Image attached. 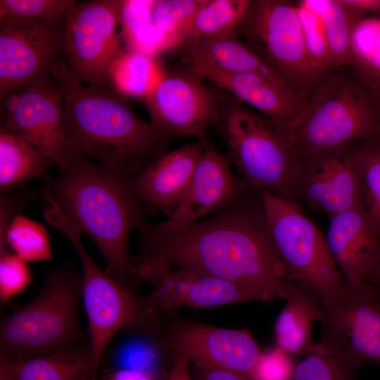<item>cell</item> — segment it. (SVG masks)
<instances>
[{
  "label": "cell",
  "mask_w": 380,
  "mask_h": 380,
  "mask_svg": "<svg viewBox=\"0 0 380 380\" xmlns=\"http://www.w3.org/2000/svg\"><path fill=\"white\" fill-rule=\"evenodd\" d=\"M118 349L119 358L125 364L131 365L129 369L148 371L146 367L156 357V348L144 342H131Z\"/></svg>",
  "instance_id": "cell-39"
},
{
  "label": "cell",
  "mask_w": 380,
  "mask_h": 380,
  "mask_svg": "<svg viewBox=\"0 0 380 380\" xmlns=\"http://www.w3.org/2000/svg\"><path fill=\"white\" fill-rule=\"evenodd\" d=\"M380 99L350 66L332 69L308 96L288 134L300 159L355 142L376 140Z\"/></svg>",
  "instance_id": "cell-4"
},
{
  "label": "cell",
  "mask_w": 380,
  "mask_h": 380,
  "mask_svg": "<svg viewBox=\"0 0 380 380\" xmlns=\"http://www.w3.org/2000/svg\"><path fill=\"white\" fill-rule=\"evenodd\" d=\"M184 51V61L186 65L202 64L232 74H255L291 88L255 51L235 35L203 43Z\"/></svg>",
  "instance_id": "cell-23"
},
{
  "label": "cell",
  "mask_w": 380,
  "mask_h": 380,
  "mask_svg": "<svg viewBox=\"0 0 380 380\" xmlns=\"http://www.w3.org/2000/svg\"><path fill=\"white\" fill-rule=\"evenodd\" d=\"M319 17L327 37L332 69L352 66V37L357 23L365 15L342 0H304Z\"/></svg>",
  "instance_id": "cell-26"
},
{
  "label": "cell",
  "mask_w": 380,
  "mask_h": 380,
  "mask_svg": "<svg viewBox=\"0 0 380 380\" xmlns=\"http://www.w3.org/2000/svg\"><path fill=\"white\" fill-rule=\"evenodd\" d=\"M1 103V129L34 146L60 170L67 167L75 154L64 136L62 93L51 75L8 96Z\"/></svg>",
  "instance_id": "cell-14"
},
{
  "label": "cell",
  "mask_w": 380,
  "mask_h": 380,
  "mask_svg": "<svg viewBox=\"0 0 380 380\" xmlns=\"http://www.w3.org/2000/svg\"><path fill=\"white\" fill-rule=\"evenodd\" d=\"M305 46L315 69L322 75L332 70L331 56L324 25L319 15L304 1L296 4Z\"/></svg>",
  "instance_id": "cell-34"
},
{
  "label": "cell",
  "mask_w": 380,
  "mask_h": 380,
  "mask_svg": "<svg viewBox=\"0 0 380 380\" xmlns=\"http://www.w3.org/2000/svg\"><path fill=\"white\" fill-rule=\"evenodd\" d=\"M181 231L162 232L144 220L137 227L144 260L201 272L260 294L285 299L291 280L274 246L259 191Z\"/></svg>",
  "instance_id": "cell-1"
},
{
  "label": "cell",
  "mask_w": 380,
  "mask_h": 380,
  "mask_svg": "<svg viewBox=\"0 0 380 380\" xmlns=\"http://www.w3.org/2000/svg\"><path fill=\"white\" fill-rule=\"evenodd\" d=\"M63 18L0 19V99L51 76L63 54Z\"/></svg>",
  "instance_id": "cell-12"
},
{
  "label": "cell",
  "mask_w": 380,
  "mask_h": 380,
  "mask_svg": "<svg viewBox=\"0 0 380 380\" xmlns=\"http://www.w3.org/2000/svg\"><path fill=\"white\" fill-rule=\"evenodd\" d=\"M253 1L205 0L196 13L179 47L183 49L235 35L250 11Z\"/></svg>",
  "instance_id": "cell-25"
},
{
  "label": "cell",
  "mask_w": 380,
  "mask_h": 380,
  "mask_svg": "<svg viewBox=\"0 0 380 380\" xmlns=\"http://www.w3.org/2000/svg\"><path fill=\"white\" fill-rule=\"evenodd\" d=\"M171 369L164 380H194L189 372L191 358L185 353H175Z\"/></svg>",
  "instance_id": "cell-41"
},
{
  "label": "cell",
  "mask_w": 380,
  "mask_h": 380,
  "mask_svg": "<svg viewBox=\"0 0 380 380\" xmlns=\"http://www.w3.org/2000/svg\"><path fill=\"white\" fill-rule=\"evenodd\" d=\"M301 160L297 190L300 204L322 212L328 217L350 210L364 209L354 143Z\"/></svg>",
  "instance_id": "cell-16"
},
{
  "label": "cell",
  "mask_w": 380,
  "mask_h": 380,
  "mask_svg": "<svg viewBox=\"0 0 380 380\" xmlns=\"http://www.w3.org/2000/svg\"><path fill=\"white\" fill-rule=\"evenodd\" d=\"M0 380H15L13 362L1 356Z\"/></svg>",
  "instance_id": "cell-45"
},
{
  "label": "cell",
  "mask_w": 380,
  "mask_h": 380,
  "mask_svg": "<svg viewBox=\"0 0 380 380\" xmlns=\"http://www.w3.org/2000/svg\"><path fill=\"white\" fill-rule=\"evenodd\" d=\"M43 215L51 227L72 243L81 260L82 298L96 369L108 343L120 331L130 329L145 335L156 334L158 317L148 310L142 298L98 266L85 249L76 224L52 200L44 205Z\"/></svg>",
  "instance_id": "cell-7"
},
{
  "label": "cell",
  "mask_w": 380,
  "mask_h": 380,
  "mask_svg": "<svg viewBox=\"0 0 380 380\" xmlns=\"http://www.w3.org/2000/svg\"><path fill=\"white\" fill-rule=\"evenodd\" d=\"M119 1L75 2L63 18V54L82 83H108V70L123 50L117 33Z\"/></svg>",
  "instance_id": "cell-10"
},
{
  "label": "cell",
  "mask_w": 380,
  "mask_h": 380,
  "mask_svg": "<svg viewBox=\"0 0 380 380\" xmlns=\"http://www.w3.org/2000/svg\"><path fill=\"white\" fill-rule=\"evenodd\" d=\"M250 187L234 173L227 156L205 148L180 202L165 221L151 226L162 232L181 231L232 204Z\"/></svg>",
  "instance_id": "cell-18"
},
{
  "label": "cell",
  "mask_w": 380,
  "mask_h": 380,
  "mask_svg": "<svg viewBox=\"0 0 380 380\" xmlns=\"http://www.w3.org/2000/svg\"><path fill=\"white\" fill-rule=\"evenodd\" d=\"M240 28L244 31L246 43L291 88L310 95L322 75L309 57L296 4L283 0L253 1Z\"/></svg>",
  "instance_id": "cell-9"
},
{
  "label": "cell",
  "mask_w": 380,
  "mask_h": 380,
  "mask_svg": "<svg viewBox=\"0 0 380 380\" xmlns=\"http://www.w3.org/2000/svg\"><path fill=\"white\" fill-rule=\"evenodd\" d=\"M203 81L191 70L166 72L144 99L151 121L174 137L205 140L219 118L220 107L218 98Z\"/></svg>",
  "instance_id": "cell-15"
},
{
  "label": "cell",
  "mask_w": 380,
  "mask_h": 380,
  "mask_svg": "<svg viewBox=\"0 0 380 380\" xmlns=\"http://www.w3.org/2000/svg\"><path fill=\"white\" fill-rule=\"evenodd\" d=\"M192 365L194 380H251L237 372L195 364Z\"/></svg>",
  "instance_id": "cell-40"
},
{
  "label": "cell",
  "mask_w": 380,
  "mask_h": 380,
  "mask_svg": "<svg viewBox=\"0 0 380 380\" xmlns=\"http://www.w3.org/2000/svg\"><path fill=\"white\" fill-rule=\"evenodd\" d=\"M82 290V274L71 266L49 273L39 294L1 321L0 356L14 362L89 342L77 319Z\"/></svg>",
  "instance_id": "cell-5"
},
{
  "label": "cell",
  "mask_w": 380,
  "mask_h": 380,
  "mask_svg": "<svg viewBox=\"0 0 380 380\" xmlns=\"http://www.w3.org/2000/svg\"><path fill=\"white\" fill-rule=\"evenodd\" d=\"M153 1L119 0V25L127 50L154 56L167 51L165 39L153 23Z\"/></svg>",
  "instance_id": "cell-29"
},
{
  "label": "cell",
  "mask_w": 380,
  "mask_h": 380,
  "mask_svg": "<svg viewBox=\"0 0 380 380\" xmlns=\"http://www.w3.org/2000/svg\"><path fill=\"white\" fill-rule=\"evenodd\" d=\"M139 281L152 289L142 297L148 310L158 317L182 307L203 309L251 301L265 302L258 293L201 272L175 267L158 260L135 258Z\"/></svg>",
  "instance_id": "cell-11"
},
{
  "label": "cell",
  "mask_w": 380,
  "mask_h": 380,
  "mask_svg": "<svg viewBox=\"0 0 380 380\" xmlns=\"http://www.w3.org/2000/svg\"><path fill=\"white\" fill-rule=\"evenodd\" d=\"M172 353H185L192 364L248 376L262 353L246 329L184 321L171 326L161 341Z\"/></svg>",
  "instance_id": "cell-17"
},
{
  "label": "cell",
  "mask_w": 380,
  "mask_h": 380,
  "mask_svg": "<svg viewBox=\"0 0 380 380\" xmlns=\"http://www.w3.org/2000/svg\"><path fill=\"white\" fill-rule=\"evenodd\" d=\"M258 191L274 246L291 279L328 308L338 298L345 281L325 236L303 210L268 191Z\"/></svg>",
  "instance_id": "cell-8"
},
{
  "label": "cell",
  "mask_w": 380,
  "mask_h": 380,
  "mask_svg": "<svg viewBox=\"0 0 380 380\" xmlns=\"http://www.w3.org/2000/svg\"><path fill=\"white\" fill-rule=\"evenodd\" d=\"M53 162L25 140L0 129V191L34 177L46 176Z\"/></svg>",
  "instance_id": "cell-27"
},
{
  "label": "cell",
  "mask_w": 380,
  "mask_h": 380,
  "mask_svg": "<svg viewBox=\"0 0 380 380\" xmlns=\"http://www.w3.org/2000/svg\"><path fill=\"white\" fill-rule=\"evenodd\" d=\"M217 123L228 158L247 183L303 210L297 197L302 160L287 130L239 101L220 110Z\"/></svg>",
  "instance_id": "cell-6"
},
{
  "label": "cell",
  "mask_w": 380,
  "mask_h": 380,
  "mask_svg": "<svg viewBox=\"0 0 380 380\" xmlns=\"http://www.w3.org/2000/svg\"><path fill=\"white\" fill-rule=\"evenodd\" d=\"M296 357L275 345L262 350L248 377L251 380H292Z\"/></svg>",
  "instance_id": "cell-37"
},
{
  "label": "cell",
  "mask_w": 380,
  "mask_h": 380,
  "mask_svg": "<svg viewBox=\"0 0 380 380\" xmlns=\"http://www.w3.org/2000/svg\"><path fill=\"white\" fill-rule=\"evenodd\" d=\"M134 177L75 155L59 177L44 188L81 232L95 241L106 272L132 291L139 280L135 258L129 253V235L145 219Z\"/></svg>",
  "instance_id": "cell-3"
},
{
  "label": "cell",
  "mask_w": 380,
  "mask_h": 380,
  "mask_svg": "<svg viewBox=\"0 0 380 380\" xmlns=\"http://www.w3.org/2000/svg\"><path fill=\"white\" fill-rule=\"evenodd\" d=\"M156 56L122 50L108 70V81L120 94L146 99L165 75Z\"/></svg>",
  "instance_id": "cell-28"
},
{
  "label": "cell",
  "mask_w": 380,
  "mask_h": 380,
  "mask_svg": "<svg viewBox=\"0 0 380 380\" xmlns=\"http://www.w3.org/2000/svg\"><path fill=\"white\" fill-rule=\"evenodd\" d=\"M0 245H7L14 254L27 262L52 258L46 227L20 213L13 217L7 229L0 228Z\"/></svg>",
  "instance_id": "cell-30"
},
{
  "label": "cell",
  "mask_w": 380,
  "mask_h": 380,
  "mask_svg": "<svg viewBox=\"0 0 380 380\" xmlns=\"http://www.w3.org/2000/svg\"><path fill=\"white\" fill-rule=\"evenodd\" d=\"M107 380H156V379L148 371L120 368L114 371Z\"/></svg>",
  "instance_id": "cell-42"
},
{
  "label": "cell",
  "mask_w": 380,
  "mask_h": 380,
  "mask_svg": "<svg viewBox=\"0 0 380 380\" xmlns=\"http://www.w3.org/2000/svg\"><path fill=\"white\" fill-rule=\"evenodd\" d=\"M328 218L326 242L345 282H364L379 253V235L362 208Z\"/></svg>",
  "instance_id": "cell-21"
},
{
  "label": "cell",
  "mask_w": 380,
  "mask_h": 380,
  "mask_svg": "<svg viewBox=\"0 0 380 380\" xmlns=\"http://www.w3.org/2000/svg\"><path fill=\"white\" fill-rule=\"evenodd\" d=\"M13 364L15 380H97L90 342Z\"/></svg>",
  "instance_id": "cell-24"
},
{
  "label": "cell",
  "mask_w": 380,
  "mask_h": 380,
  "mask_svg": "<svg viewBox=\"0 0 380 380\" xmlns=\"http://www.w3.org/2000/svg\"><path fill=\"white\" fill-rule=\"evenodd\" d=\"M363 283L380 287V247L374 265Z\"/></svg>",
  "instance_id": "cell-44"
},
{
  "label": "cell",
  "mask_w": 380,
  "mask_h": 380,
  "mask_svg": "<svg viewBox=\"0 0 380 380\" xmlns=\"http://www.w3.org/2000/svg\"><path fill=\"white\" fill-rule=\"evenodd\" d=\"M75 2L72 0H1L0 19L53 22L61 19Z\"/></svg>",
  "instance_id": "cell-35"
},
{
  "label": "cell",
  "mask_w": 380,
  "mask_h": 380,
  "mask_svg": "<svg viewBox=\"0 0 380 380\" xmlns=\"http://www.w3.org/2000/svg\"><path fill=\"white\" fill-rule=\"evenodd\" d=\"M284 300L274 324L276 345L296 357H303L315 344L312 327L317 322H322L324 310L310 291L293 280Z\"/></svg>",
  "instance_id": "cell-22"
},
{
  "label": "cell",
  "mask_w": 380,
  "mask_h": 380,
  "mask_svg": "<svg viewBox=\"0 0 380 380\" xmlns=\"http://www.w3.org/2000/svg\"><path fill=\"white\" fill-rule=\"evenodd\" d=\"M187 66L203 80L229 92L239 102L286 130L296 127L305 113L308 96L261 75L227 73L202 64Z\"/></svg>",
  "instance_id": "cell-19"
},
{
  "label": "cell",
  "mask_w": 380,
  "mask_h": 380,
  "mask_svg": "<svg viewBox=\"0 0 380 380\" xmlns=\"http://www.w3.org/2000/svg\"><path fill=\"white\" fill-rule=\"evenodd\" d=\"M356 370L323 339L298 360L292 380H355Z\"/></svg>",
  "instance_id": "cell-31"
},
{
  "label": "cell",
  "mask_w": 380,
  "mask_h": 380,
  "mask_svg": "<svg viewBox=\"0 0 380 380\" xmlns=\"http://www.w3.org/2000/svg\"><path fill=\"white\" fill-rule=\"evenodd\" d=\"M324 310L321 338L355 370L380 367V287L348 284Z\"/></svg>",
  "instance_id": "cell-13"
},
{
  "label": "cell",
  "mask_w": 380,
  "mask_h": 380,
  "mask_svg": "<svg viewBox=\"0 0 380 380\" xmlns=\"http://www.w3.org/2000/svg\"><path fill=\"white\" fill-rule=\"evenodd\" d=\"M376 140L380 144V113H379V125H378V132H377Z\"/></svg>",
  "instance_id": "cell-46"
},
{
  "label": "cell",
  "mask_w": 380,
  "mask_h": 380,
  "mask_svg": "<svg viewBox=\"0 0 380 380\" xmlns=\"http://www.w3.org/2000/svg\"><path fill=\"white\" fill-rule=\"evenodd\" d=\"M351 68L380 99V46L355 60Z\"/></svg>",
  "instance_id": "cell-38"
},
{
  "label": "cell",
  "mask_w": 380,
  "mask_h": 380,
  "mask_svg": "<svg viewBox=\"0 0 380 380\" xmlns=\"http://www.w3.org/2000/svg\"><path fill=\"white\" fill-rule=\"evenodd\" d=\"M205 1H153V23L163 35L167 50L180 46L189 31L196 13Z\"/></svg>",
  "instance_id": "cell-32"
},
{
  "label": "cell",
  "mask_w": 380,
  "mask_h": 380,
  "mask_svg": "<svg viewBox=\"0 0 380 380\" xmlns=\"http://www.w3.org/2000/svg\"><path fill=\"white\" fill-rule=\"evenodd\" d=\"M205 148L198 141L166 152L134 175L135 192L145 210L172 213L182 198Z\"/></svg>",
  "instance_id": "cell-20"
},
{
  "label": "cell",
  "mask_w": 380,
  "mask_h": 380,
  "mask_svg": "<svg viewBox=\"0 0 380 380\" xmlns=\"http://www.w3.org/2000/svg\"><path fill=\"white\" fill-rule=\"evenodd\" d=\"M354 156L362 181L364 210L380 236V144L377 140L355 142Z\"/></svg>",
  "instance_id": "cell-33"
},
{
  "label": "cell",
  "mask_w": 380,
  "mask_h": 380,
  "mask_svg": "<svg viewBox=\"0 0 380 380\" xmlns=\"http://www.w3.org/2000/svg\"><path fill=\"white\" fill-rule=\"evenodd\" d=\"M32 280L27 262L14 254L9 248H0V299L8 302L23 292Z\"/></svg>",
  "instance_id": "cell-36"
},
{
  "label": "cell",
  "mask_w": 380,
  "mask_h": 380,
  "mask_svg": "<svg viewBox=\"0 0 380 380\" xmlns=\"http://www.w3.org/2000/svg\"><path fill=\"white\" fill-rule=\"evenodd\" d=\"M51 75L62 93L64 136L73 154L135 175L166 153L174 137L139 118L109 82L82 83L62 59Z\"/></svg>",
  "instance_id": "cell-2"
},
{
  "label": "cell",
  "mask_w": 380,
  "mask_h": 380,
  "mask_svg": "<svg viewBox=\"0 0 380 380\" xmlns=\"http://www.w3.org/2000/svg\"><path fill=\"white\" fill-rule=\"evenodd\" d=\"M346 5L356 9L364 15L380 14V0H342Z\"/></svg>",
  "instance_id": "cell-43"
}]
</instances>
